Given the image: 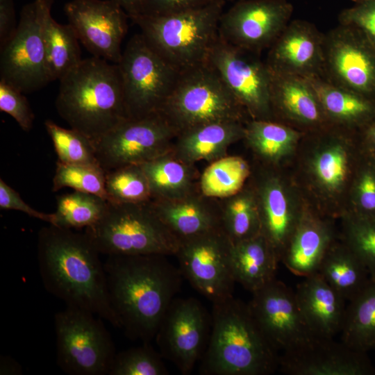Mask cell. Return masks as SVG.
I'll use <instances>...</instances> for the list:
<instances>
[{"label":"cell","instance_id":"3957f363","mask_svg":"<svg viewBox=\"0 0 375 375\" xmlns=\"http://www.w3.org/2000/svg\"><path fill=\"white\" fill-rule=\"evenodd\" d=\"M362 152L358 131L329 125L304 134L287 169L311 207L338 219Z\"/></svg>","mask_w":375,"mask_h":375},{"label":"cell","instance_id":"b9f144b4","mask_svg":"<svg viewBox=\"0 0 375 375\" xmlns=\"http://www.w3.org/2000/svg\"><path fill=\"white\" fill-rule=\"evenodd\" d=\"M162 355L148 343L116 353L108 375H167Z\"/></svg>","mask_w":375,"mask_h":375},{"label":"cell","instance_id":"f1b7e54d","mask_svg":"<svg viewBox=\"0 0 375 375\" xmlns=\"http://www.w3.org/2000/svg\"><path fill=\"white\" fill-rule=\"evenodd\" d=\"M306 78L315 89L330 124L358 131L375 120V100L320 76Z\"/></svg>","mask_w":375,"mask_h":375},{"label":"cell","instance_id":"d590c367","mask_svg":"<svg viewBox=\"0 0 375 375\" xmlns=\"http://www.w3.org/2000/svg\"><path fill=\"white\" fill-rule=\"evenodd\" d=\"M208 166L201 175V191L207 196L221 199L234 194L247 182L251 164L240 156H224Z\"/></svg>","mask_w":375,"mask_h":375},{"label":"cell","instance_id":"681fc988","mask_svg":"<svg viewBox=\"0 0 375 375\" xmlns=\"http://www.w3.org/2000/svg\"><path fill=\"white\" fill-rule=\"evenodd\" d=\"M364 150L375 158V120L358 131Z\"/></svg>","mask_w":375,"mask_h":375},{"label":"cell","instance_id":"7dc6e473","mask_svg":"<svg viewBox=\"0 0 375 375\" xmlns=\"http://www.w3.org/2000/svg\"><path fill=\"white\" fill-rule=\"evenodd\" d=\"M212 0H144L140 15L165 16L205 6Z\"/></svg>","mask_w":375,"mask_h":375},{"label":"cell","instance_id":"d6a6232c","mask_svg":"<svg viewBox=\"0 0 375 375\" xmlns=\"http://www.w3.org/2000/svg\"><path fill=\"white\" fill-rule=\"evenodd\" d=\"M53 0H47L43 14V33L47 68L50 81H60L81 60L79 39L69 24L56 22L51 15Z\"/></svg>","mask_w":375,"mask_h":375},{"label":"cell","instance_id":"ba28073f","mask_svg":"<svg viewBox=\"0 0 375 375\" xmlns=\"http://www.w3.org/2000/svg\"><path fill=\"white\" fill-rule=\"evenodd\" d=\"M180 133L212 122L250 119L208 62L181 72L160 112Z\"/></svg>","mask_w":375,"mask_h":375},{"label":"cell","instance_id":"7a4b0ae2","mask_svg":"<svg viewBox=\"0 0 375 375\" xmlns=\"http://www.w3.org/2000/svg\"><path fill=\"white\" fill-rule=\"evenodd\" d=\"M99 254L85 232L52 224L38 232L37 259L45 289L66 306L92 312L118 328Z\"/></svg>","mask_w":375,"mask_h":375},{"label":"cell","instance_id":"bcb514c9","mask_svg":"<svg viewBox=\"0 0 375 375\" xmlns=\"http://www.w3.org/2000/svg\"><path fill=\"white\" fill-rule=\"evenodd\" d=\"M0 208L3 210L21 211L31 217L47 222L49 224H55L54 213H45L32 208L2 178L0 179Z\"/></svg>","mask_w":375,"mask_h":375},{"label":"cell","instance_id":"83f0119b","mask_svg":"<svg viewBox=\"0 0 375 375\" xmlns=\"http://www.w3.org/2000/svg\"><path fill=\"white\" fill-rule=\"evenodd\" d=\"M244 123L235 121L202 124L178 134L172 153L190 164L212 162L227 156L228 148L242 140Z\"/></svg>","mask_w":375,"mask_h":375},{"label":"cell","instance_id":"f35d334b","mask_svg":"<svg viewBox=\"0 0 375 375\" xmlns=\"http://www.w3.org/2000/svg\"><path fill=\"white\" fill-rule=\"evenodd\" d=\"M108 201L139 203L152 200L148 178L141 165H130L106 172Z\"/></svg>","mask_w":375,"mask_h":375},{"label":"cell","instance_id":"836d02e7","mask_svg":"<svg viewBox=\"0 0 375 375\" xmlns=\"http://www.w3.org/2000/svg\"><path fill=\"white\" fill-rule=\"evenodd\" d=\"M218 199L222 228L232 243L251 238L260 233L257 201L248 181L238 192Z\"/></svg>","mask_w":375,"mask_h":375},{"label":"cell","instance_id":"6da1fadb","mask_svg":"<svg viewBox=\"0 0 375 375\" xmlns=\"http://www.w3.org/2000/svg\"><path fill=\"white\" fill-rule=\"evenodd\" d=\"M160 254L108 256L103 263L118 328L131 340L149 343L180 290L178 267Z\"/></svg>","mask_w":375,"mask_h":375},{"label":"cell","instance_id":"277c9868","mask_svg":"<svg viewBox=\"0 0 375 375\" xmlns=\"http://www.w3.org/2000/svg\"><path fill=\"white\" fill-rule=\"evenodd\" d=\"M280 353L269 342L248 303L231 297L212 303L211 331L201 357L203 375H268Z\"/></svg>","mask_w":375,"mask_h":375},{"label":"cell","instance_id":"60d3db41","mask_svg":"<svg viewBox=\"0 0 375 375\" xmlns=\"http://www.w3.org/2000/svg\"><path fill=\"white\" fill-rule=\"evenodd\" d=\"M106 171L99 165L56 163L52 191L63 188L90 193L108 200Z\"/></svg>","mask_w":375,"mask_h":375},{"label":"cell","instance_id":"7bdbcfd3","mask_svg":"<svg viewBox=\"0 0 375 375\" xmlns=\"http://www.w3.org/2000/svg\"><path fill=\"white\" fill-rule=\"evenodd\" d=\"M347 212L375 216V158L364 149L351 181Z\"/></svg>","mask_w":375,"mask_h":375},{"label":"cell","instance_id":"7c38bea8","mask_svg":"<svg viewBox=\"0 0 375 375\" xmlns=\"http://www.w3.org/2000/svg\"><path fill=\"white\" fill-rule=\"evenodd\" d=\"M178 131L161 114L126 119L93 141L100 166L106 172L141 165L172 149Z\"/></svg>","mask_w":375,"mask_h":375},{"label":"cell","instance_id":"8fae6325","mask_svg":"<svg viewBox=\"0 0 375 375\" xmlns=\"http://www.w3.org/2000/svg\"><path fill=\"white\" fill-rule=\"evenodd\" d=\"M248 182L257 201L260 233L281 262L282 255L308 204L287 168L252 161Z\"/></svg>","mask_w":375,"mask_h":375},{"label":"cell","instance_id":"5b68a950","mask_svg":"<svg viewBox=\"0 0 375 375\" xmlns=\"http://www.w3.org/2000/svg\"><path fill=\"white\" fill-rule=\"evenodd\" d=\"M59 81L58 113L92 142L127 119L117 64L94 56L82 59Z\"/></svg>","mask_w":375,"mask_h":375},{"label":"cell","instance_id":"8992f818","mask_svg":"<svg viewBox=\"0 0 375 375\" xmlns=\"http://www.w3.org/2000/svg\"><path fill=\"white\" fill-rule=\"evenodd\" d=\"M226 3L212 1L169 15L130 17L149 44L180 72L208 62L219 37V22Z\"/></svg>","mask_w":375,"mask_h":375},{"label":"cell","instance_id":"ac0fdd59","mask_svg":"<svg viewBox=\"0 0 375 375\" xmlns=\"http://www.w3.org/2000/svg\"><path fill=\"white\" fill-rule=\"evenodd\" d=\"M324 74L327 81L375 100V47L344 25L324 34Z\"/></svg>","mask_w":375,"mask_h":375},{"label":"cell","instance_id":"484cf974","mask_svg":"<svg viewBox=\"0 0 375 375\" xmlns=\"http://www.w3.org/2000/svg\"><path fill=\"white\" fill-rule=\"evenodd\" d=\"M294 292L300 310L315 337L334 338L340 333L346 300L319 273L303 278Z\"/></svg>","mask_w":375,"mask_h":375},{"label":"cell","instance_id":"f907efd6","mask_svg":"<svg viewBox=\"0 0 375 375\" xmlns=\"http://www.w3.org/2000/svg\"><path fill=\"white\" fill-rule=\"evenodd\" d=\"M22 368L19 363L9 356L0 357V374H22Z\"/></svg>","mask_w":375,"mask_h":375},{"label":"cell","instance_id":"5bb4252c","mask_svg":"<svg viewBox=\"0 0 375 375\" xmlns=\"http://www.w3.org/2000/svg\"><path fill=\"white\" fill-rule=\"evenodd\" d=\"M232 244L219 228L180 241L175 254L183 276L212 303L233 296Z\"/></svg>","mask_w":375,"mask_h":375},{"label":"cell","instance_id":"603a6c76","mask_svg":"<svg viewBox=\"0 0 375 375\" xmlns=\"http://www.w3.org/2000/svg\"><path fill=\"white\" fill-rule=\"evenodd\" d=\"M270 71V101L275 121L305 133L331 125L306 78Z\"/></svg>","mask_w":375,"mask_h":375},{"label":"cell","instance_id":"4dcf8cb0","mask_svg":"<svg viewBox=\"0 0 375 375\" xmlns=\"http://www.w3.org/2000/svg\"><path fill=\"white\" fill-rule=\"evenodd\" d=\"M317 273L349 301L373 281L365 263L340 238L326 253Z\"/></svg>","mask_w":375,"mask_h":375},{"label":"cell","instance_id":"f546056e","mask_svg":"<svg viewBox=\"0 0 375 375\" xmlns=\"http://www.w3.org/2000/svg\"><path fill=\"white\" fill-rule=\"evenodd\" d=\"M231 265L236 283L251 293L276 279L280 262L275 251L261 234L233 243Z\"/></svg>","mask_w":375,"mask_h":375},{"label":"cell","instance_id":"4316f807","mask_svg":"<svg viewBox=\"0 0 375 375\" xmlns=\"http://www.w3.org/2000/svg\"><path fill=\"white\" fill-rule=\"evenodd\" d=\"M305 133L275 120L249 119L242 141L252 161L263 166L288 168Z\"/></svg>","mask_w":375,"mask_h":375},{"label":"cell","instance_id":"d4e9b609","mask_svg":"<svg viewBox=\"0 0 375 375\" xmlns=\"http://www.w3.org/2000/svg\"><path fill=\"white\" fill-rule=\"evenodd\" d=\"M156 214L180 241L222 228L219 199L196 190L172 199H152Z\"/></svg>","mask_w":375,"mask_h":375},{"label":"cell","instance_id":"ffe728a7","mask_svg":"<svg viewBox=\"0 0 375 375\" xmlns=\"http://www.w3.org/2000/svg\"><path fill=\"white\" fill-rule=\"evenodd\" d=\"M69 24L93 56L117 64L129 16L113 0H72L64 6Z\"/></svg>","mask_w":375,"mask_h":375},{"label":"cell","instance_id":"7402d4cb","mask_svg":"<svg viewBox=\"0 0 375 375\" xmlns=\"http://www.w3.org/2000/svg\"><path fill=\"white\" fill-rule=\"evenodd\" d=\"M324 38L312 23L290 21L269 48L266 64L275 72L303 78L323 76Z\"/></svg>","mask_w":375,"mask_h":375},{"label":"cell","instance_id":"cb8c5ba5","mask_svg":"<svg viewBox=\"0 0 375 375\" xmlns=\"http://www.w3.org/2000/svg\"><path fill=\"white\" fill-rule=\"evenodd\" d=\"M336 221L308 203L281 262L298 276L305 278L317 273L326 253L339 238Z\"/></svg>","mask_w":375,"mask_h":375},{"label":"cell","instance_id":"44dd1931","mask_svg":"<svg viewBox=\"0 0 375 375\" xmlns=\"http://www.w3.org/2000/svg\"><path fill=\"white\" fill-rule=\"evenodd\" d=\"M367 352L333 338H315L279 356L280 370L290 375H372Z\"/></svg>","mask_w":375,"mask_h":375},{"label":"cell","instance_id":"4fadbf2b","mask_svg":"<svg viewBox=\"0 0 375 375\" xmlns=\"http://www.w3.org/2000/svg\"><path fill=\"white\" fill-rule=\"evenodd\" d=\"M46 1L34 0L22 8L15 33L1 47V80L24 94L38 91L51 82L43 33Z\"/></svg>","mask_w":375,"mask_h":375},{"label":"cell","instance_id":"c3c4849f","mask_svg":"<svg viewBox=\"0 0 375 375\" xmlns=\"http://www.w3.org/2000/svg\"><path fill=\"white\" fill-rule=\"evenodd\" d=\"M13 0H0V47L11 38L17 28Z\"/></svg>","mask_w":375,"mask_h":375},{"label":"cell","instance_id":"8d00e7d4","mask_svg":"<svg viewBox=\"0 0 375 375\" xmlns=\"http://www.w3.org/2000/svg\"><path fill=\"white\" fill-rule=\"evenodd\" d=\"M55 226L68 228H87L104 215L108 201L97 195L74 190L57 197Z\"/></svg>","mask_w":375,"mask_h":375},{"label":"cell","instance_id":"f6af8a7d","mask_svg":"<svg viewBox=\"0 0 375 375\" xmlns=\"http://www.w3.org/2000/svg\"><path fill=\"white\" fill-rule=\"evenodd\" d=\"M338 21L356 29L375 47V0H365L342 10Z\"/></svg>","mask_w":375,"mask_h":375},{"label":"cell","instance_id":"74e56055","mask_svg":"<svg viewBox=\"0 0 375 375\" xmlns=\"http://www.w3.org/2000/svg\"><path fill=\"white\" fill-rule=\"evenodd\" d=\"M338 220L340 239L362 260L375 281V216L346 212Z\"/></svg>","mask_w":375,"mask_h":375},{"label":"cell","instance_id":"9a60e30c","mask_svg":"<svg viewBox=\"0 0 375 375\" xmlns=\"http://www.w3.org/2000/svg\"><path fill=\"white\" fill-rule=\"evenodd\" d=\"M208 62L219 74L251 119L274 120L270 101L271 71L258 54L218 37Z\"/></svg>","mask_w":375,"mask_h":375},{"label":"cell","instance_id":"816d5d0a","mask_svg":"<svg viewBox=\"0 0 375 375\" xmlns=\"http://www.w3.org/2000/svg\"><path fill=\"white\" fill-rule=\"evenodd\" d=\"M128 14L129 18L140 15L144 0H113Z\"/></svg>","mask_w":375,"mask_h":375},{"label":"cell","instance_id":"30bf717a","mask_svg":"<svg viewBox=\"0 0 375 375\" xmlns=\"http://www.w3.org/2000/svg\"><path fill=\"white\" fill-rule=\"evenodd\" d=\"M72 306L56 313V362L72 375L108 374L116 355L101 317Z\"/></svg>","mask_w":375,"mask_h":375},{"label":"cell","instance_id":"1f68e13d","mask_svg":"<svg viewBox=\"0 0 375 375\" xmlns=\"http://www.w3.org/2000/svg\"><path fill=\"white\" fill-rule=\"evenodd\" d=\"M152 199H172L200 189L201 174L195 165L176 157L172 151L141 164Z\"/></svg>","mask_w":375,"mask_h":375},{"label":"cell","instance_id":"ee69618b","mask_svg":"<svg viewBox=\"0 0 375 375\" xmlns=\"http://www.w3.org/2000/svg\"><path fill=\"white\" fill-rule=\"evenodd\" d=\"M19 90L0 80V110L14 118L24 131L31 129L34 114L28 101Z\"/></svg>","mask_w":375,"mask_h":375},{"label":"cell","instance_id":"9c48e42d","mask_svg":"<svg viewBox=\"0 0 375 375\" xmlns=\"http://www.w3.org/2000/svg\"><path fill=\"white\" fill-rule=\"evenodd\" d=\"M117 65L127 118L160 113L181 72L158 54L142 33L129 40Z\"/></svg>","mask_w":375,"mask_h":375},{"label":"cell","instance_id":"52a82bcc","mask_svg":"<svg viewBox=\"0 0 375 375\" xmlns=\"http://www.w3.org/2000/svg\"><path fill=\"white\" fill-rule=\"evenodd\" d=\"M101 254L175 256L178 240L154 210L151 201L139 203L108 201L101 219L85 228Z\"/></svg>","mask_w":375,"mask_h":375},{"label":"cell","instance_id":"db71d44e","mask_svg":"<svg viewBox=\"0 0 375 375\" xmlns=\"http://www.w3.org/2000/svg\"><path fill=\"white\" fill-rule=\"evenodd\" d=\"M355 3L363 1L365 0H352Z\"/></svg>","mask_w":375,"mask_h":375},{"label":"cell","instance_id":"2e32d148","mask_svg":"<svg viewBox=\"0 0 375 375\" xmlns=\"http://www.w3.org/2000/svg\"><path fill=\"white\" fill-rule=\"evenodd\" d=\"M196 299L174 298L168 307L155 339L163 358L183 374H190L206 349L211 317Z\"/></svg>","mask_w":375,"mask_h":375},{"label":"cell","instance_id":"ab89813d","mask_svg":"<svg viewBox=\"0 0 375 375\" xmlns=\"http://www.w3.org/2000/svg\"><path fill=\"white\" fill-rule=\"evenodd\" d=\"M58 156L64 164L99 165L93 142L82 133L60 127L51 120L44 122Z\"/></svg>","mask_w":375,"mask_h":375},{"label":"cell","instance_id":"d6986e66","mask_svg":"<svg viewBox=\"0 0 375 375\" xmlns=\"http://www.w3.org/2000/svg\"><path fill=\"white\" fill-rule=\"evenodd\" d=\"M248 305L263 334L279 353L317 338L300 310L294 291L277 278L253 292Z\"/></svg>","mask_w":375,"mask_h":375},{"label":"cell","instance_id":"e575fe53","mask_svg":"<svg viewBox=\"0 0 375 375\" xmlns=\"http://www.w3.org/2000/svg\"><path fill=\"white\" fill-rule=\"evenodd\" d=\"M340 333L341 340L355 349H375V281L349 301Z\"/></svg>","mask_w":375,"mask_h":375},{"label":"cell","instance_id":"e0dca14e","mask_svg":"<svg viewBox=\"0 0 375 375\" xmlns=\"http://www.w3.org/2000/svg\"><path fill=\"white\" fill-rule=\"evenodd\" d=\"M288 0H238L219 22V37L238 48L260 55L269 49L290 22Z\"/></svg>","mask_w":375,"mask_h":375},{"label":"cell","instance_id":"f5cc1de1","mask_svg":"<svg viewBox=\"0 0 375 375\" xmlns=\"http://www.w3.org/2000/svg\"><path fill=\"white\" fill-rule=\"evenodd\" d=\"M212 1H222V2L226 3L227 1H234V0H212Z\"/></svg>","mask_w":375,"mask_h":375}]
</instances>
